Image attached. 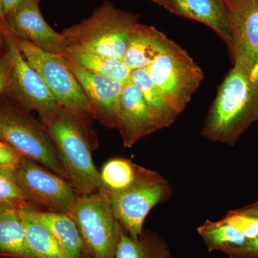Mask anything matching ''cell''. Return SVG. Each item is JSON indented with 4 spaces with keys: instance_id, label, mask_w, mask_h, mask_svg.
I'll return each mask as SVG.
<instances>
[{
    "instance_id": "obj_35",
    "label": "cell",
    "mask_w": 258,
    "mask_h": 258,
    "mask_svg": "<svg viewBox=\"0 0 258 258\" xmlns=\"http://www.w3.org/2000/svg\"><path fill=\"white\" fill-rule=\"evenodd\" d=\"M152 2H154L156 4L160 5V6L163 7L164 8H166L168 5V2L169 0H152Z\"/></svg>"
},
{
    "instance_id": "obj_2",
    "label": "cell",
    "mask_w": 258,
    "mask_h": 258,
    "mask_svg": "<svg viewBox=\"0 0 258 258\" xmlns=\"http://www.w3.org/2000/svg\"><path fill=\"white\" fill-rule=\"evenodd\" d=\"M86 115L62 108L43 124L55 144L67 180L78 195L102 190L100 171L93 160Z\"/></svg>"
},
{
    "instance_id": "obj_32",
    "label": "cell",
    "mask_w": 258,
    "mask_h": 258,
    "mask_svg": "<svg viewBox=\"0 0 258 258\" xmlns=\"http://www.w3.org/2000/svg\"><path fill=\"white\" fill-rule=\"evenodd\" d=\"M235 212L244 214V215H249V216L258 217V207L251 206L250 208H244L243 210H236Z\"/></svg>"
},
{
    "instance_id": "obj_11",
    "label": "cell",
    "mask_w": 258,
    "mask_h": 258,
    "mask_svg": "<svg viewBox=\"0 0 258 258\" xmlns=\"http://www.w3.org/2000/svg\"><path fill=\"white\" fill-rule=\"evenodd\" d=\"M63 57L87 97L91 116L104 126L118 128L120 97L124 83L104 75L95 74Z\"/></svg>"
},
{
    "instance_id": "obj_22",
    "label": "cell",
    "mask_w": 258,
    "mask_h": 258,
    "mask_svg": "<svg viewBox=\"0 0 258 258\" xmlns=\"http://www.w3.org/2000/svg\"><path fill=\"white\" fill-rule=\"evenodd\" d=\"M61 55L74 64L95 74L104 75L123 83L130 80L132 71L123 60L69 47Z\"/></svg>"
},
{
    "instance_id": "obj_31",
    "label": "cell",
    "mask_w": 258,
    "mask_h": 258,
    "mask_svg": "<svg viewBox=\"0 0 258 258\" xmlns=\"http://www.w3.org/2000/svg\"><path fill=\"white\" fill-rule=\"evenodd\" d=\"M228 8L230 13H236L242 11L257 0H221Z\"/></svg>"
},
{
    "instance_id": "obj_25",
    "label": "cell",
    "mask_w": 258,
    "mask_h": 258,
    "mask_svg": "<svg viewBox=\"0 0 258 258\" xmlns=\"http://www.w3.org/2000/svg\"><path fill=\"white\" fill-rule=\"evenodd\" d=\"M29 203L15 177V169L0 166V204L18 207Z\"/></svg>"
},
{
    "instance_id": "obj_4",
    "label": "cell",
    "mask_w": 258,
    "mask_h": 258,
    "mask_svg": "<svg viewBox=\"0 0 258 258\" xmlns=\"http://www.w3.org/2000/svg\"><path fill=\"white\" fill-rule=\"evenodd\" d=\"M91 258H115L121 226L115 217L108 194L98 190L78 195L68 212Z\"/></svg>"
},
{
    "instance_id": "obj_1",
    "label": "cell",
    "mask_w": 258,
    "mask_h": 258,
    "mask_svg": "<svg viewBox=\"0 0 258 258\" xmlns=\"http://www.w3.org/2000/svg\"><path fill=\"white\" fill-rule=\"evenodd\" d=\"M258 120V80L233 66L222 81L205 118L202 135L211 142L234 145Z\"/></svg>"
},
{
    "instance_id": "obj_21",
    "label": "cell",
    "mask_w": 258,
    "mask_h": 258,
    "mask_svg": "<svg viewBox=\"0 0 258 258\" xmlns=\"http://www.w3.org/2000/svg\"><path fill=\"white\" fill-rule=\"evenodd\" d=\"M169 257L170 249L160 236L145 231L138 240H135L121 227L115 258Z\"/></svg>"
},
{
    "instance_id": "obj_24",
    "label": "cell",
    "mask_w": 258,
    "mask_h": 258,
    "mask_svg": "<svg viewBox=\"0 0 258 258\" xmlns=\"http://www.w3.org/2000/svg\"><path fill=\"white\" fill-rule=\"evenodd\" d=\"M198 232L210 252L221 251L225 253L249 240L222 220L216 222L207 220L198 227Z\"/></svg>"
},
{
    "instance_id": "obj_38",
    "label": "cell",
    "mask_w": 258,
    "mask_h": 258,
    "mask_svg": "<svg viewBox=\"0 0 258 258\" xmlns=\"http://www.w3.org/2000/svg\"><path fill=\"white\" fill-rule=\"evenodd\" d=\"M3 142H1V141H0V145H1L2 144H3Z\"/></svg>"
},
{
    "instance_id": "obj_18",
    "label": "cell",
    "mask_w": 258,
    "mask_h": 258,
    "mask_svg": "<svg viewBox=\"0 0 258 258\" xmlns=\"http://www.w3.org/2000/svg\"><path fill=\"white\" fill-rule=\"evenodd\" d=\"M34 215L55 237L62 249L73 258H88L77 226L67 213L40 211L32 208Z\"/></svg>"
},
{
    "instance_id": "obj_34",
    "label": "cell",
    "mask_w": 258,
    "mask_h": 258,
    "mask_svg": "<svg viewBox=\"0 0 258 258\" xmlns=\"http://www.w3.org/2000/svg\"><path fill=\"white\" fill-rule=\"evenodd\" d=\"M250 79L252 81H257L258 80V63L256 64L255 67L251 71Z\"/></svg>"
},
{
    "instance_id": "obj_14",
    "label": "cell",
    "mask_w": 258,
    "mask_h": 258,
    "mask_svg": "<svg viewBox=\"0 0 258 258\" xmlns=\"http://www.w3.org/2000/svg\"><path fill=\"white\" fill-rule=\"evenodd\" d=\"M231 15L230 50L234 66L250 72L258 63V0Z\"/></svg>"
},
{
    "instance_id": "obj_23",
    "label": "cell",
    "mask_w": 258,
    "mask_h": 258,
    "mask_svg": "<svg viewBox=\"0 0 258 258\" xmlns=\"http://www.w3.org/2000/svg\"><path fill=\"white\" fill-rule=\"evenodd\" d=\"M147 169L129 159L113 158L107 161L100 171L102 190L108 194L120 192L130 187Z\"/></svg>"
},
{
    "instance_id": "obj_3",
    "label": "cell",
    "mask_w": 258,
    "mask_h": 258,
    "mask_svg": "<svg viewBox=\"0 0 258 258\" xmlns=\"http://www.w3.org/2000/svg\"><path fill=\"white\" fill-rule=\"evenodd\" d=\"M139 16L106 1L81 23L64 29L68 47L123 60L129 31Z\"/></svg>"
},
{
    "instance_id": "obj_10",
    "label": "cell",
    "mask_w": 258,
    "mask_h": 258,
    "mask_svg": "<svg viewBox=\"0 0 258 258\" xmlns=\"http://www.w3.org/2000/svg\"><path fill=\"white\" fill-rule=\"evenodd\" d=\"M15 177L28 203L46 211L68 213L78 198L69 181L28 158L22 157Z\"/></svg>"
},
{
    "instance_id": "obj_30",
    "label": "cell",
    "mask_w": 258,
    "mask_h": 258,
    "mask_svg": "<svg viewBox=\"0 0 258 258\" xmlns=\"http://www.w3.org/2000/svg\"><path fill=\"white\" fill-rule=\"evenodd\" d=\"M32 2H40V0H0L2 9L5 16L15 10L23 8Z\"/></svg>"
},
{
    "instance_id": "obj_8",
    "label": "cell",
    "mask_w": 258,
    "mask_h": 258,
    "mask_svg": "<svg viewBox=\"0 0 258 258\" xmlns=\"http://www.w3.org/2000/svg\"><path fill=\"white\" fill-rule=\"evenodd\" d=\"M15 39L25 60L40 75L59 105L70 111L91 115L87 97L62 55L42 50L26 40Z\"/></svg>"
},
{
    "instance_id": "obj_5",
    "label": "cell",
    "mask_w": 258,
    "mask_h": 258,
    "mask_svg": "<svg viewBox=\"0 0 258 258\" xmlns=\"http://www.w3.org/2000/svg\"><path fill=\"white\" fill-rule=\"evenodd\" d=\"M0 141L22 157L28 158L67 179L57 149L41 122L26 110L0 106Z\"/></svg>"
},
{
    "instance_id": "obj_6",
    "label": "cell",
    "mask_w": 258,
    "mask_h": 258,
    "mask_svg": "<svg viewBox=\"0 0 258 258\" xmlns=\"http://www.w3.org/2000/svg\"><path fill=\"white\" fill-rule=\"evenodd\" d=\"M146 69L178 115L186 108L205 77L188 52L171 40Z\"/></svg>"
},
{
    "instance_id": "obj_37",
    "label": "cell",
    "mask_w": 258,
    "mask_h": 258,
    "mask_svg": "<svg viewBox=\"0 0 258 258\" xmlns=\"http://www.w3.org/2000/svg\"><path fill=\"white\" fill-rule=\"evenodd\" d=\"M252 207H258V202H257V203H256L255 204H254V205H252Z\"/></svg>"
},
{
    "instance_id": "obj_15",
    "label": "cell",
    "mask_w": 258,
    "mask_h": 258,
    "mask_svg": "<svg viewBox=\"0 0 258 258\" xmlns=\"http://www.w3.org/2000/svg\"><path fill=\"white\" fill-rule=\"evenodd\" d=\"M166 10L208 25L230 48V12L221 0H169Z\"/></svg>"
},
{
    "instance_id": "obj_26",
    "label": "cell",
    "mask_w": 258,
    "mask_h": 258,
    "mask_svg": "<svg viewBox=\"0 0 258 258\" xmlns=\"http://www.w3.org/2000/svg\"><path fill=\"white\" fill-rule=\"evenodd\" d=\"M226 223L235 227L247 239L258 238V217L249 216L235 211L230 212L222 219Z\"/></svg>"
},
{
    "instance_id": "obj_29",
    "label": "cell",
    "mask_w": 258,
    "mask_h": 258,
    "mask_svg": "<svg viewBox=\"0 0 258 258\" xmlns=\"http://www.w3.org/2000/svg\"><path fill=\"white\" fill-rule=\"evenodd\" d=\"M22 156L5 143L0 145V166L16 169L22 159Z\"/></svg>"
},
{
    "instance_id": "obj_16",
    "label": "cell",
    "mask_w": 258,
    "mask_h": 258,
    "mask_svg": "<svg viewBox=\"0 0 258 258\" xmlns=\"http://www.w3.org/2000/svg\"><path fill=\"white\" fill-rule=\"evenodd\" d=\"M170 41L163 32L137 23L129 31L123 62L131 71L147 69Z\"/></svg>"
},
{
    "instance_id": "obj_20",
    "label": "cell",
    "mask_w": 258,
    "mask_h": 258,
    "mask_svg": "<svg viewBox=\"0 0 258 258\" xmlns=\"http://www.w3.org/2000/svg\"><path fill=\"white\" fill-rule=\"evenodd\" d=\"M130 79L142 91L158 129L159 130L171 126L179 115L174 111L157 87L147 70L143 69L132 71Z\"/></svg>"
},
{
    "instance_id": "obj_17",
    "label": "cell",
    "mask_w": 258,
    "mask_h": 258,
    "mask_svg": "<svg viewBox=\"0 0 258 258\" xmlns=\"http://www.w3.org/2000/svg\"><path fill=\"white\" fill-rule=\"evenodd\" d=\"M0 257L37 258L30 248L18 207L15 205H0Z\"/></svg>"
},
{
    "instance_id": "obj_39",
    "label": "cell",
    "mask_w": 258,
    "mask_h": 258,
    "mask_svg": "<svg viewBox=\"0 0 258 258\" xmlns=\"http://www.w3.org/2000/svg\"><path fill=\"white\" fill-rule=\"evenodd\" d=\"M88 258H91V257H88Z\"/></svg>"
},
{
    "instance_id": "obj_36",
    "label": "cell",
    "mask_w": 258,
    "mask_h": 258,
    "mask_svg": "<svg viewBox=\"0 0 258 258\" xmlns=\"http://www.w3.org/2000/svg\"><path fill=\"white\" fill-rule=\"evenodd\" d=\"M5 44V37L4 34H3V31L0 30V49H1L2 46Z\"/></svg>"
},
{
    "instance_id": "obj_13",
    "label": "cell",
    "mask_w": 258,
    "mask_h": 258,
    "mask_svg": "<svg viewBox=\"0 0 258 258\" xmlns=\"http://www.w3.org/2000/svg\"><path fill=\"white\" fill-rule=\"evenodd\" d=\"M117 128L126 148L159 130L142 91L131 79L123 85Z\"/></svg>"
},
{
    "instance_id": "obj_19",
    "label": "cell",
    "mask_w": 258,
    "mask_h": 258,
    "mask_svg": "<svg viewBox=\"0 0 258 258\" xmlns=\"http://www.w3.org/2000/svg\"><path fill=\"white\" fill-rule=\"evenodd\" d=\"M32 208L30 203L18 207L32 252L37 258H73L62 249L48 229L37 220Z\"/></svg>"
},
{
    "instance_id": "obj_40",
    "label": "cell",
    "mask_w": 258,
    "mask_h": 258,
    "mask_svg": "<svg viewBox=\"0 0 258 258\" xmlns=\"http://www.w3.org/2000/svg\"><path fill=\"white\" fill-rule=\"evenodd\" d=\"M0 205H1V204H0Z\"/></svg>"
},
{
    "instance_id": "obj_12",
    "label": "cell",
    "mask_w": 258,
    "mask_h": 258,
    "mask_svg": "<svg viewBox=\"0 0 258 258\" xmlns=\"http://www.w3.org/2000/svg\"><path fill=\"white\" fill-rule=\"evenodd\" d=\"M39 3L32 2L5 15V28L15 38L26 40L46 52L61 55L68 48L66 37L45 21Z\"/></svg>"
},
{
    "instance_id": "obj_9",
    "label": "cell",
    "mask_w": 258,
    "mask_h": 258,
    "mask_svg": "<svg viewBox=\"0 0 258 258\" xmlns=\"http://www.w3.org/2000/svg\"><path fill=\"white\" fill-rule=\"evenodd\" d=\"M5 45L13 57L6 93L26 111L38 113L42 124L52 120L62 109L40 75L25 60L15 37L5 28Z\"/></svg>"
},
{
    "instance_id": "obj_28",
    "label": "cell",
    "mask_w": 258,
    "mask_h": 258,
    "mask_svg": "<svg viewBox=\"0 0 258 258\" xmlns=\"http://www.w3.org/2000/svg\"><path fill=\"white\" fill-rule=\"evenodd\" d=\"M13 66V57L6 48V52L0 55V96L6 93L10 72Z\"/></svg>"
},
{
    "instance_id": "obj_27",
    "label": "cell",
    "mask_w": 258,
    "mask_h": 258,
    "mask_svg": "<svg viewBox=\"0 0 258 258\" xmlns=\"http://www.w3.org/2000/svg\"><path fill=\"white\" fill-rule=\"evenodd\" d=\"M230 258H258V238L247 240L245 243L225 252Z\"/></svg>"
},
{
    "instance_id": "obj_33",
    "label": "cell",
    "mask_w": 258,
    "mask_h": 258,
    "mask_svg": "<svg viewBox=\"0 0 258 258\" xmlns=\"http://www.w3.org/2000/svg\"><path fill=\"white\" fill-rule=\"evenodd\" d=\"M5 28V15L2 9L1 3H0V30L3 31Z\"/></svg>"
},
{
    "instance_id": "obj_7",
    "label": "cell",
    "mask_w": 258,
    "mask_h": 258,
    "mask_svg": "<svg viewBox=\"0 0 258 258\" xmlns=\"http://www.w3.org/2000/svg\"><path fill=\"white\" fill-rule=\"evenodd\" d=\"M172 193L171 184L164 176L147 169L130 187L108 195L120 226L132 239L138 240L149 212L167 201Z\"/></svg>"
}]
</instances>
